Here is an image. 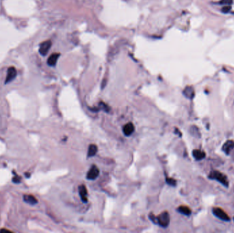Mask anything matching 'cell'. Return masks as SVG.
I'll return each mask as SVG.
<instances>
[{"instance_id":"obj_1","label":"cell","mask_w":234,"mask_h":233,"mask_svg":"<svg viewBox=\"0 0 234 233\" xmlns=\"http://www.w3.org/2000/svg\"><path fill=\"white\" fill-rule=\"evenodd\" d=\"M209 178L210 179L216 180V181L221 182L222 185H223L225 187H229V181H228L227 177L225 175H223V173L219 172V171H212L209 175Z\"/></svg>"},{"instance_id":"obj_2","label":"cell","mask_w":234,"mask_h":233,"mask_svg":"<svg viewBox=\"0 0 234 233\" xmlns=\"http://www.w3.org/2000/svg\"><path fill=\"white\" fill-rule=\"evenodd\" d=\"M169 223H170V215L167 211L163 212L158 217H157V224H158L163 228H166L169 225Z\"/></svg>"},{"instance_id":"obj_3","label":"cell","mask_w":234,"mask_h":233,"mask_svg":"<svg viewBox=\"0 0 234 233\" xmlns=\"http://www.w3.org/2000/svg\"><path fill=\"white\" fill-rule=\"evenodd\" d=\"M212 213L216 217H217L221 220L225 221V222H229L230 221V217H229V215L221 208H213L212 209Z\"/></svg>"},{"instance_id":"obj_4","label":"cell","mask_w":234,"mask_h":233,"mask_svg":"<svg viewBox=\"0 0 234 233\" xmlns=\"http://www.w3.org/2000/svg\"><path fill=\"white\" fill-rule=\"evenodd\" d=\"M51 47V42L50 40H46L44 41L40 45L39 47V53L43 56H45L48 54Z\"/></svg>"},{"instance_id":"obj_5","label":"cell","mask_w":234,"mask_h":233,"mask_svg":"<svg viewBox=\"0 0 234 233\" xmlns=\"http://www.w3.org/2000/svg\"><path fill=\"white\" fill-rule=\"evenodd\" d=\"M17 76V70L13 66H10L8 68V71H7V75H6V78L5 80V84H7L8 83H10L12 81H13L14 79H15Z\"/></svg>"},{"instance_id":"obj_6","label":"cell","mask_w":234,"mask_h":233,"mask_svg":"<svg viewBox=\"0 0 234 233\" xmlns=\"http://www.w3.org/2000/svg\"><path fill=\"white\" fill-rule=\"evenodd\" d=\"M99 175V170L96 166H92L88 172L86 178L89 180H95Z\"/></svg>"},{"instance_id":"obj_7","label":"cell","mask_w":234,"mask_h":233,"mask_svg":"<svg viewBox=\"0 0 234 233\" xmlns=\"http://www.w3.org/2000/svg\"><path fill=\"white\" fill-rule=\"evenodd\" d=\"M234 148V141L233 140H227L223 146V152L226 155H229L232 150Z\"/></svg>"},{"instance_id":"obj_8","label":"cell","mask_w":234,"mask_h":233,"mask_svg":"<svg viewBox=\"0 0 234 233\" xmlns=\"http://www.w3.org/2000/svg\"><path fill=\"white\" fill-rule=\"evenodd\" d=\"M183 94L186 98H188L189 99H192L195 95L194 90L192 86L186 87L185 89H184L183 91Z\"/></svg>"},{"instance_id":"obj_9","label":"cell","mask_w":234,"mask_h":233,"mask_svg":"<svg viewBox=\"0 0 234 233\" xmlns=\"http://www.w3.org/2000/svg\"><path fill=\"white\" fill-rule=\"evenodd\" d=\"M123 131L124 134L126 135V136H130V135L132 134L134 131V126L131 122L127 123L126 125L123 126Z\"/></svg>"},{"instance_id":"obj_10","label":"cell","mask_w":234,"mask_h":233,"mask_svg":"<svg viewBox=\"0 0 234 233\" xmlns=\"http://www.w3.org/2000/svg\"><path fill=\"white\" fill-rule=\"evenodd\" d=\"M192 155L196 160L200 161V160H202V159H203L205 157H206V152L201 150L195 149L193 150Z\"/></svg>"},{"instance_id":"obj_11","label":"cell","mask_w":234,"mask_h":233,"mask_svg":"<svg viewBox=\"0 0 234 233\" xmlns=\"http://www.w3.org/2000/svg\"><path fill=\"white\" fill-rule=\"evenodd\" d=\"M79 193H80V195L81 197V199L82 200V201L84 202H87V190L85 185H81L79 187Z\"/></svg>"},{"instance_id":"obj_12","label":"cell","mask_w":234,"mask_h":233,"mask_svg":"<svg viewBox=\"0 0 234 233\" xmlns=\"http://www.w3.org/2000/svg\"><path fill=\"white\" fill-rule=\"evenodd\" d=\"M23 200L27 204L30 205H35L38 203L37 199L32 195H24L23 196Z\"/></svg>"},{"instance_id":"obj_13","label":"cell","mask_w":234,"mask_h":233,"mask_svg":"<svg viewBox=\"0 0 234 233\" xmlns=\"http://www.w3.org/2000/svg\"><path fill=\"white\" fill-rule=\"evenodd\" d=\"M60 54H53L49 56L47 60L48 65L50 66H54L57 63V61L59 58Z\"/></svg>"},{"instance_id":"obj_14","label":"cell","mask_w":234,"mask_h":233,"mask_svg":"<svg viewBox=\"0 0 234 233\" xmlns=\"http://www.w3.org/2000/svg\"><path fill=\"white\" fill-rule=\"evenodd\" d=\"M98 148L95 144H90L89 147V151H88V157H93L97 152Z\"/></svg>"},{"instance_id":"obj_15","label":"cell","mask_w":234,"mask_h":233,"mask_svg":"<svg viewBox=\"0 0 234 233\" xmlns=\"http://www.w3.org/2000/svg\"><path fill=\"white\" fill-rule=\"evenodd\" d=\"M177 211L178 212H179L180 213L187 215V216H189V215L191 214V209L186 206H180L177 209Z\"/></svg>"},{"instance_id":"obj_16","label":"cell","mask_w":234,"mask_h":233,"mask_svg":"<svg viewBox=\"0 0 234 233\" xmlns=\"http://www.w3.org/2000/svg\"><path fill=\"white\" fill-rule=\"evenodd\" d=\"M191 133L192 134V135H194V136H195V137H199L201 136L199 131H198V129L197 126H192L191 129Z\"/></svg>"},{"instance_id":"obj_17","label":"cell","mask_w":234,"mask_h":233,"mask_svg":"<svg viewBox=\"0 0 234 233\" xmlns=\"http://www.w3.org/2000/svg\"><path fill=\"white\" fill-rule=\"evenodd\" d=\"M166 181L168 185H171V186H175V185H176V183H177L176 181H175V180L172 178H166Z\"/></svg>"},{"instance_id":"obj_18","label":"cell","mask_w":234,"mask_h":233,"mask_svg":"<svg viewBox=\"0 0 234 233\" xmlns=\"http://www.w3.org/2000/svg\"><path fill=\"white\" fill-rule=\"evenodd\" d=\"M220 4L225 6H231L233 4V0H221Z\"/></svg>"},{"instance_id":"obj_19","label":"cell","mask_w":234,"mask_h":233,"mask_svg":"<svg viewBox=\"0 0 234 233\" xmlns=\"http://www.w3.org/2000/svg\"><path fill=\"white\" fill-rule=\"evenodd\" d=\"M232 9V6H225L223 7V8L221 9V11L224 13H227Z\"/></svg>"},{"instance_id":"obj_20","label":"cell","mask_w":234,"mask_h":233,"mask_svg":"<svg viewBox=\"0 0 234 233\" xmlns=\"http://www.w3.org/2000/svg\"><path fill=\"white\" fill-rule=\"evenodd\" d=\"M13 182L16 184H19L21 182V179H20L18 176H14V177H13Z\"/></svg>"},{"instance_id":"obj_21","label":"cell","mask_w":234,"mask_h":233,"mask_svg":"<svg viewBox=\"0 0 234 233\" xmlns=\"http://www.w3.org/2000/svg\"><path fill=\"white\" fill-rule=\"evenodd\" d=\"M233 220H234V217H233Z\"/></svg>"}]
</instances>
